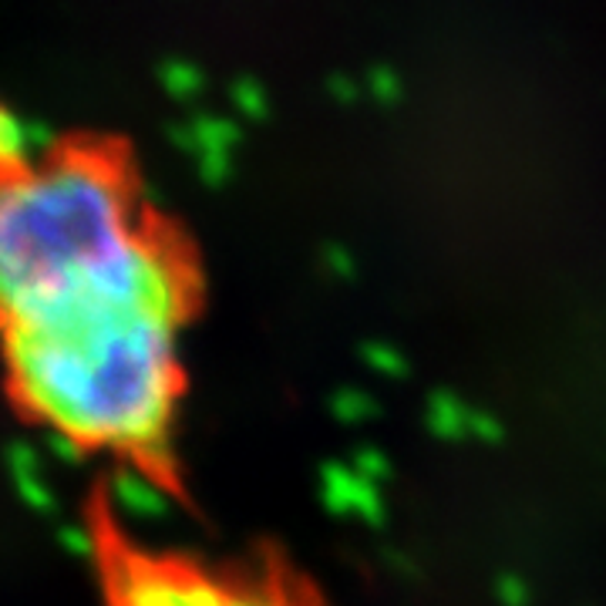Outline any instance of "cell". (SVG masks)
I'll return each instance as SVG.
<instances>
[{
  "mask_svg": "<svg viewBox=\"0 0 606 606\" xmlns=\"http://www.w3.org/2000/svg\"><path fill=\"white\" fill-rule=\"evenodd\" d=\"M202 296L199 260L0 334L14 412L78 452L119 458L182 492L172 448L185 394L182 334Z\"/></svg>",
  "mask_w": 606,
  "mask_h": 606,
  "instance_id": "1",
  "label": "cell"
},
{
  "mask_svg": "<svg viewBox=\"0 0 606 606\" xmlns=\"http://www.w3.org/2000/svg\"><path fill=\"white\" fill-rule=\"evenodd\" d=\"M195 260L112 145L68 142L0 175V334Z\"/></svg>",
  "mask_w": 606,
  "mask_h": 606,
  "instance_id": "2",
  "label": "cell"
},
{
  "mask_svg": "<svg viewBox=\"0 0 606 606\" xmlns=\"http://www.w3.org/2000/svg\"><path fill=\"white\" fill-rule=\"evenodd\" d=\"M94 553L105 606H331L314 583L283 559L202 563L142 549L94 509Z\"/></svg>",
  "mask_w": 606,
  "mask_h": 606,
  "instance_id": "3",
  "label": "cell"
},
{
  "mask_svg": "<svg viewBox=\"0 0 606 606\" xmlns=\"http://www.w3.org/2000/svg\"><path fill=\"white\" fill-rule=\"evenodd\" d=\"M34 155L21 145V135H18V122L11 115L0 112V175L14 172L18 165L31 162Z\"/></svg>",
  "mask_w": 606,
  "mask_h": 606,
  "instance_id": "4",
  "label": "cell"
}]
</instances>
